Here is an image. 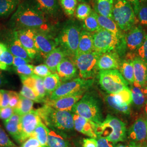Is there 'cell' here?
Wrapping results in <instances>:
<instances>
[{
  "instance_id": "cell-1",
  "label": "cell",
  "mask_w": 147,
  "mask_h": 147,
  "mask_svg": "<svg viewBox=\"0 0 147 147\" xmlns=\"http://www.w3.org/2000/svg\"><path fill=\"white\" fill-rule=\"evenodd\" d=\"M11 26L15 31L23 28H31L47 32L49 30L45 16L37 7L28 3H22L18 7L10 20Z\"/></svg>"
},
{
  "instance_id": "cell-2",
  "label": "cell",
  "mask_w": 147,
  "mask_h": 147,
  "mask_svg": "<svg viewBox=\"0 0 147 147\" xmlns=\"http://www.w3.org/2000/svg\"><path fill=\"white\" fill-rule=\"evenodd\" d=\"M36 111L42 123L51 130L63 135L73 130V113L71 112L57 110L47 105Z\"/></svg>"
},
{
  "instance_id": "cell-3",
  "label": "cell",
  "mask_w": 147,
  "mask_h": 147,
  "mask_svg": "<svg viewBox=\"0 0 147 147\" xmlns=\"http://www.w3.org/2000/svg\"><path fill=\"white\" fill-rule=\"evenodd\" d=\"M73 112L89 119L97 124L104 121L100 101L94 95L86 93L75 104Z\"/></svg>"
},
{
  "instance_id": "cell-4",
  "label": "cell",
  "mask_w": 147,
  "mask_h": 147,
  "mask_svg": "<svg viewBox=\"0 0 147 147\" xmlns=\"http://www.w3.org/2000/svg\"><path fill=\"white\" fill-rule=\"evenodd\" d=\"M96 134L98 136L105 137L113 144H116L125 140L126 125L118 118L108 115L101 124H98Z\"/></svg>"
},
{
  "instance_id": "cell-5",
  "label": "cell",
  "mask_w": 147,
  "mask_h": 147,
  "mask_svg": "<svg viewBox=\"0 0 147 147\" xmlns=\"http://www.w3.org/2000/svg\"><path fill=\"white\" fill-rule=\"evenodd\" d=\"M93 47L95 52L103 54L118 51L123 53L126 47L125 38L120 39L110 32L101 28L93 33Z\"/></svg>"
},
{
  "instance_id": "cell-6",
  "label": "cell",
  "mask_w": 147,
  "mask_h": 147,
  "mask_svg": "<svg viewBox=\"0 0 147 147\" xmlns=\"http://www.w3.org/2000/svg\"><path fill=\"white\" fill-rule=\"evenodd\" d=\"M113 20L122 32H128L136 24V16L127 0H116L112 11Z\"/></svg>"
},
{
  "instance_id": "cell-7",
  "label": "cell",
  "mask_w": 147,
  "mask_h": 147,
  "mask_svg": "<svg viewBox=\"0 0 147 147\" xmlns=\"http://www.w3.org/2000/svg\"><path fill=\"white\" fill-rule=\"evenodd\" d=\"M81 27L76 24H70L63 27L57 40L59 47L67 53L68 57L74 58L79 46Z\"/></svg>"
},
{
  "instance_id": "cell-8",
  "label": "cell",
  "mask_w": 147,
  "mask_h": 147,
  "mask_svg": "<svg viewBox=\"0 0 147 147\" xmlns=\"http://www.w3.org/2000/svg\"><path fill=\"white\" fill-rule=\"evenodd\" d=\"M98 77L101 88L109 94H115L128 87V82L118 70H100Z\"/></svg>"
},
{
  "instance_id": "cell-9",
  "label": "cell",
  "mask_w": 147,
  "mask_h": 147,
  "mask_svg": "<svg viewBox=\"0 0 147 147\" xmlns=\"http://www.w3.org/2000/svg\"><path fill=\"white\" fill-rule=\"evenodd\" d=\"M94 82L93 79L75 78L62 83L49 96V99L56 100L58 98L79 93H84Z\"/></svg>"
},
{
  "instance_id": "cell-10",
  "label": "cell",
  "mask_w": 147,
  "mask_h": 147,
  "mask_svg": "<svg viewBox=\"0 0 147 147\" xmlns=\"http://www.w3.org/2000/svg\"><path fill=\"white\" fill-rule=\"evenodd\" d=\"M101 55L94 51L77 55L73 58L81 79L88 80L94 77L98 71L97 63Z\"/></svg>"
},
{
  "instance_id": "cell-11",
  "label": "cell",
  "mask_w": 147,
  "mask_h": 147,
  "mask_svg": "<svg viewBox=\"0 0 147 147\" xmlns=\"http://www.w3.org/2000/svg\"><path fill=\"white\" fill-rule=\"evenodd\" d=\"M105 101L113 110L124 115H129L132 102L131 89L127 87L115 94L107 95L105 97Z\"/></svg>"
},
{
  "instance_id": "cell-12",
  "label": "cell",
  "mask_w": 147,
  "mask_h": 147,
  "mask_svg": "<svg viewBox=\"0 0 147 147\" xmlns=\"http://www.w3.org/2000/svg\"><path fill=\"white\" fill-rule=\"evenodd\" d=\"M42 121L37 111H31L21 116L20 133L21 143L32 136L39 123Z\"/></svg>"
},
{
  "instance_id": "cell-13",
  "label": "cell",
  "mask_w": 147,
  "mask_h": 147,
  "mask_svg": "<svg viewBox=\"0 0 147 147\" xmlns=\"http://www.w3.org/2000/svg\"><path fill=\"white\" fill-rule=\"evenodd\" d=\"M34 39L38 54L42 58H45L58 45L57 39L53 38L45 32L37 30Z\"/></svg>"
},
{
  "instance_id": "cell-14",
  "label": "cell",
  "mask_w": 147,
  "mask_h": 147,
  "mask_svg": "<svg viewBox=\"0 0 147 147\" xmlns=\"http://www.w3.org/2000/svg\"><path fill=\"white\" fill-rule=\"evenodd\" d=\"M129 138L132 143L140 145H147V120L140 117L132 124L128 131Z\"/></svg>"
},
{
  "instance_id": "cell-15",
  "label": "cell",
  "mask_w": 147,
  "mask_h": 147,
  "mask_svg": "<svg viewBox=\"0 0 147 147\" xmlns=\"http://www.w3.org/2000/svg\"><path fill=\"white\" fill-rule=\"evenodd\" d=\"M37 31V30L31 28H23L16 31L19 41L31 59L36 58L38 55L34 39Z\"/></svg>"
},
{
  "instance_id": "cell-16",
  "label": "cell",
  "mask_w": 147,
  "mask_h": 147,
  "mask_svg": "<svg viewBox=\"0 0 147 147\" xmlns=\"http://www.w3.org/2000/svg\"><path fill=\"white\" fill-rule=\"evenodd\" d=\"M84 93H79L58 98L56 100L47 99L44 105H48L53 109L59 110L72 112L74 106L81 99Z\"/></svg>"
},
{
  "instance_id": "cell-17",
  "label": "cell",
  "mask_w": 147,
  "mask_h": 147,
  "mask_svg": "<svg viewBox=\"0 0 147 147\" xmlns=\"http://www.w3.org/2000/svg\"><path fill=\"white\" fill-rule=\"evenodd\" d=\"M56 73L57 74L61 83H63L75 79L78 76V70L74 60L67 57L58 64Z\"/></svg>"
},
{
  "instance_id": "cell-18",
  "label": "cell",
  "mask_w": 147,
  "mask_h": 147,
  "mask_svg": "<svg viewBox=\"0 0 147 147\" xmlns=\"http://www.w3.org/2000/svg\"><path fill=\"white\" fill-rule=\"evenodd\" d=\"M146 35V32L141 26H134L124 37L126 47L131 51L138 50L144 42Z\"/></svg>"
},
{
  "instance_id": "cell-19",
  "label": "cell",
  "mask_w": 147,
  "mask_h": 147,
  "mask_svg": "<svg viewBox=\"0 0 147 147\" xmlns=\"http://www.w3.org/2000/svg\"><path fill=\"white\" fill-rule=\"evenodd\" d=\"M73 119L74 129L77 131L93 138H98L97 124L75 113H73Z\"/></svg>"
},
{
  "instance_id": "cell-20",
  "label": "cell",
  "mask_w": 147,
  "mask_h": 147,
  "mask_svg": "<svg viewBox=\"0 0 147 147\" xmlns=\"http://www.w3.org/2000/svg\"><path fill=\"white\" fill-rule=\"evenodd\" d=\"M20 79L24 85L33 89L42 102H45L47 95L44 86L43 78L33 74L29 76H20Z\"/></svg>"
},
{
  "instance_id": "cell-21",
  "label": "cell",
  "mask_w": 147,
  "mask_h": 147,
  "mask_svg": "<svg viewBox=\"0 0 147 147\" xmlns=\"http://www.w3.org/2000/svg\"><path fill=\"white\" fill-rule=\"evenodd\" d=\"M121 61L119 54L116 51L101 54L97 63L98 70H106L120 69Z\"/></svg>"
},
{
  "instance_id": "cell-22",
  "label": "cell",
  "mask_w": 147,
  "mask_h": 147,
  "mask_svg": "<svg viewBox=\"0 0 147 147\" xmlns=\"http://www.w3.org/2000/svg\"><path fill=\"white\" fill-rule=\"evenodd\" d=\"M135 82L134 85L143 88L147 83V64L140 57L132 60Z\"/></svg>"
},
{
  "instance_id": "cell-23",
  "label": "cell",
  "mask_w": 147,
  "mask_h": 147,
  "mask_svg": "<svg viewBox=\"0 0 147 147\" xmlns=\"http://www.w3.org/2000/svg\"><path fill=\"white\" fill-rule=\"evenodd\" d=\"M8 50L14 56L26 59L30 62L31 59L30 58L26 50L23 47L17 37L16 31H14L7 38V40L5 43Z\"/></svg>"
},
{
  "instance_id": "cell-24",
  "label": "cell",
  "mask_w": 147,
  "mask_h": 147,
  "mask_svg": "<svg viewBox=\"0 0 147 147\" xmlns=\"http://www.w3.org/2000/svg\"><path fill=\"white\" fill-rule=\"evenodd\" d=\"M20 118L21 116L14 113L10 118L4 121V125L7 131L18 143H21Z\"/></svg>"
},
{
  "instance_id": "cell-25",
  "label": "cell",
  "mask_w": 147,
  "mask_h": 147,
  "mask_svg": "<svg viewBox=\"0 0 147 147\" xmlns=\"http://www.w3.org/2000/svg\"><path fill=\"white\" fill-rule=\"evenodd\" d=\"M67 57V53L61 47H56L44 58V63L53 73H55L58 64Z\"/></svg>"
},
{
  "instance_id": "cell-26",
  "label": "cell",
  "mask_w": 147,
  "mask_h": 147,
  "mask_svg": "<svg viewBox=\"0 0 147 147\" xmlns=\"http://www.w3.org/2000/svg\"><path fill=\"white\" fill-rule=\"evenodd\" d=\"M93 51H94L93 33L83 29L80 33L79 46L76 56Z\"/></svg>"
},
{
  "instance_id": "cell-27",
  "label": "cell",
  "mask_w": 147,
  "mask_h": 147,
  "mask_svg": "<svg viewBox=\"0 0 147 147\" xmlns=\"http://www.w3.org/2000/svg\"><path fill=\"white\" fill-rule=\"evenodd\" d=\"M36 7L44 14L55 16L59 11L58 0H34Z\"/></svg>"
},
{
  "instance_id": "cell-28",
  "label": "cell",
  "mask_w": 147,
  "mask_h": 147,
  "mask_svg": "<svg viewBox=\"0 0 147 147\" xmlns=\"http://www.w3.org/2000/svg\"><path fill=\"white\" fill-rule=\"evenodd\" d=\"M96 18L101 28L113 33L120 39H124V37L122 34V31L119 28L113 19L107 17L100 16L97 13Z\"/></svg>"
},
{
  "instance_id": "cell-29",
  "label": "cell",
  "mask_w": 147,
  "mask_h": 147,
  "mask_svg": "<svg viewBox=\"0 0 147 147\" xmlns=\"http://www.w3.org/2000/svg\"><path fill=\"white\" fill-rule=\"evenodd\" d=\"M94 11L99 15L113 19V0H94Z\"/></svg>"
},
{
  "instance_id": "cell-30",
  "label": "cell",
  "mask_w": 147,
  "mask_h": 147,
  "mask_svg": "<svg viewBox=\"0 0 147 147\" xmlns=\"http://www.w3.org/2000/svg\"><path fill=\"white\" fill-rule=\"evenodd\" d=\"M47 146L49 147H71L62 134L53 130H49Z\"/></svg>"
},
{
  "instance_id": "cell-31",
  "label": "cell",
  "mask_w": 147,
  "mask_h": 147,
  "mask_svg": "<svg viewBox=\"0 0 147 147\" xmlns=\"http://www.w3.org/2000/svg\"><path fill=\"white\" fill-rule=\"evenodd\" d=\"M43 82L47 96H50L62 84L57 74L56 73L44 78Z\"/></svg>"
},
{
  "instance_id": "cell-32",
  "label": "cell",
  "mask_w": 147,
  "mask_h": 147,
  "mask_svg": "<svg viewBox=\"0 0 147 147\" xmlns=\"http://www.w3.org/2000/svg\"><path fill=\"white\" fill-rule=\"evenodd\" d=\"M119 69L121 75L128 84H134L135 82V77L131 60H124L121 62Z\"/></svg>"
},
{
  "instance_id": "cell-33",
  "label": "cell",
  "mask_w": 147,
  "mask_h": 147,
  "mask_svg": "<svg viewBox=\"0 0 147 147\" xmlns=\"http://www.w3.org/2000/svg\"><path fill=\"white\" fill-rule=\"evenodd\" d=\"M21 0H0V17L9 16L20 5Z\"/></svg>"
},
{
  "instance_id": "cell-34",
  "label": "cell",
  "mask_w": 147,
  "mask_h": 147,
  "mask_svg": "<svg viewBox=\"0 0 147 147\" xmlns=\"http://www.w3.org/2000/svg\"><path fill=\"white\" fill-rule=\"evenodd\" d=\"M49 129L40 121L36 127L31 137H35L43 147H49L47 146V137Z\"/></svg>"
},
{
  "instance_id": "cell-35",
  "label": "cell",
  "mask_w": 147,
  "mask_h": 147,
  "mask_svg": "<svg viewBox=\"0 0 147 147\" xmlns=\"http://www.w3.org/2000/svg\"><path fill=\"white\" fill-rule=\"evenodd\" d=\"M34 101L22 96L19 93V101L18 105L14 109V113L23 116L32 111Z\"/></svg>"
},
{
  "instance_id": "cell-36",
  "label": "cell",
  "mask_w": 147,
  "mask_h": 147,
  "mask_svg": "<svg viewBox=\"0 0 147 147\" xmlns=\"http://www.w3.org/2000/svg\"><path fill=\"white\" fill-rule=\"evenodd\" d=\"M83 28L87 31L93 33L101 28L97 20L96 13L92 11L91 14L83 21Z\"/></svg>"
},
{
  "instance_id": "cell-37",
  "label": "cell",
  "mask_w": 147,
  "mask_h": 147,
  "mask_svg": "<svg viewBox=\"0 0 147 147\" xmlns=\"http://www.w3.org/2000/svg\"><path fill=\"white\" fill-rule=\"evenodd\" d=\"M132 102L137 107H141L146 102V96L144 94L142 88L133 86L131 88Z\"/></svg>"
},
{
  "instance_id": "cell-38",
  "label": "cell",
  "mask_w": 147,
  "mask_h": 147,
  "mask_svg": "<svg viewBox=\"0 0 147 147\" xmlns=\"http://www.w3.org/2000/svg\"><path fill=\"white\" fill-rule=\"evenodd\" d=\"M92 11L91 7L87 3H81L77 6L75 15L79 20L84 21L91 14Z\"/></svg>"
},
{
  "instance_id": "cell-39",
  "label": "cell",
  "mask_w": 147,
  "mask_h": 147,
  "mask_svg": "<svg viewBox=\"0 0 147 147\" xmlns=\"http://www.w3.org/2000/svg\"><path fill=\"white\" fill-rule=\"evenodd\" d=\"M14 56L7 50L0 56V70H8L11 65H13Z\"/></svg>"
},
{
  "instance_id": "cell-40",
  "label": "cell",
  "mask_w": 147,
  "mask_h": 147,
  "mask_svg": "<svg viewBox=\"0 0 147 147\" xmlns=\"http://www.w3.org/2000/svg\"><path fill=\"white\" fill-rule=\"evenodd\" d=\"M60 5L64 13L68 16H73L75 14L77 7L78 0H59Z\"/></svg>"
},
{
  "instance_id": "cell-41",
  "label": "cell",
  "mask_w": 147,
  "mask_h": 147,
  "mask_svg": "<svg viewBox=\"0 0 147 147\" xmlns=\"http://www.w3.org/2000/svg\"><path fill=\"white\" fill-rule=\"evenodd\" d=\"M20 94L22 96L26 98L27 99H29L30 100H32L33 101H35L38 103H42V101L40 100L39 97L38 96L37 94L34 92V90L31 88L24 85L22 87L21 91L20 92Z\"/></svg>"
},
{
  "instance_id": "cell-42",
  "label": "cell",
  "mask_w": 147,
  "mask_h": 147,
  "mask_svg": "<svg viewBox=\"0 0 147 147\" xmlns=\"http://www.w3.org/2000/svg\"><path fill=\"white\" fill-rule=\"evenodd\" d=\"M0 147H18L0 125Z\"/></svg>"
},
{
  "instance_id": "cell-43",
  "label": "cell",
  "mask_w": 147,
  "mask_h": 147,
  "mask_svg": "<svg viewBox=\"0 0 147 147\" xmlns=\"http://www.w3.org/2000/svg\"><path fill=\"white\" fill-rule=\"evenodd\" d=\"M34 66L32 64H27L15 68V70L20 76H29L33 75Z\"/></svg>"
},
{
  "instance_id": "cell-44",
  "label": "cell",
  "mask_w": 147,
  "mask_h": 147,
  "mask_svg": "<svg viewBox=\"0 0 147 147\" xmlns=\"http://www.w3.org/2000/svg\"><path fill=\"white\" fill-rule=\"evenodd\" d=\"M52 73H53L45 64L37 65L34 67L33 69V74L42 78L49 76Z\"/></svg>"
},
{
  "instance_id": "cell-45",
  "label": "cell",
  "mask_w": 147,
  "mask_h": 147,
  "mask_svg": "<svg viewBox=\"0 0 147 147\" xmlns=\"http://www.w3.org/2000/svg\"><path fill=\"white\" fill-rule=\"evenodd\" d=\"M136 16L141 24L143 26L147 27V5L143 4L141 6Z\"/></svg>"
},
{
  "instance_id": "cell-46",
  "label": "cell",
  "mask_w": 147,
  "mask_h": 147,
  "mask_svg": "<svg viewBox=\"0 0 147 147\" xmlns=\"http://www.w3.org/2000/svg\"><path fill=\"white\" fill-rule=\"evenodd\" d=\"M138 57L147 64V34L146 35L145 39L141 47L137 50Z\"/></svg>"
},
{
  "instance_id": "cell-47",
  "label": "cell",
  "mask_w": 147,
  "mask_h": 147,
  "mask_svg": "<svg viewBox=\"0 0 147 147\" xmlns=\"http://www.w3.org/2000/svg\"><path fill=\"white\" fill-rule=\"evenodd\" d=\"M14 114V109L10 106L5 107H0V119L7 120Z\"/></svg>"
},
{
  "instance_id": "cell-48",
  "label": "cell",
  "mask_w": 147,
  "mask_h": 147,
  "mask_svg": "<svg viewBox=\"0 0 147 147\" xmlns=\"http://www.w3.org/2000/svg\"><path fill=\"white\" fill-rule=\"evenodd\" d=\"M1 99L0 101V107H5L9 106V102L10 99L9 91L1 89Z\"/></svg>"
},
{
  "instance_id": "cell-49",
  "label": "cell",
  "mask_w": 147,
  "mask_h": 147,
  "mask_svg": "<svg viewBox=\"0 0 147 147\" xmlns=\"http://www.w3.org/2000/svg\"><path fill=\"white\" fill-rule=\"evenodd\" d=\"M21 147H43L37 138L31 137L22 143Z\"/></svg>"
},
{
  "instance_id": "cell-50",
  "label": "cell",
  "mask_w": 147,
  "mask_h": 147,
  "mask_svg": "<svg viewBox=\"0 0 147 147\" xmlns=\"http://www.w3.org/2000/svg\"><path fill=\"white\" fill-rule=\"evenodd\" d=\"M10 99L9 102V106H10L13 109H16L18 105L19 101V94L16 93L15 92L9 91Z\"/></svg>"
},
{
  "instance_id": "cell-51",
  "label": "cell",
  "mask_w": 147,
  "mask_h": 147,
  "mask_svg": "<svg viewBox=\"0 0 147 147\" xmlns=\"http://www.w3.org/2000/svg\"><path fill=\"white\" fill-rule=\"evenodd\" d=\"M97 138V147H114L115 144L105 137L99 136Z\"/></svg>"
},
{
  "instance_id": "cell-52",
  "label": "cell",
  "mask_w": 147,
  "mask_h": 147,
  "mask_svg": "<svg viewBox=\"0 0 147 147\" xmlns=\"http://www.w3.org/2000/svg\"><path fill=\"white\" fill-rule=\"evenodd\" d=\"M127 1L132 5L136 16L141 6L143 5V4H145V2L147 1V0H127Z\"/></svg>"
},
{
  "instance_id": "cell-53",
  "label": "cell",
  "mask_w": 147,
  "mask_h": 147,
  "mask_svg": "<svg viewBox=\"0 0 147 147\" xmlns=\"http://www.w3.org/2000/svg\"><path fill=\"white\" fill-rule=\"evenodd\" d=\"M82 147H97V141L95 138H84L82 141Z\"/></svg>"
},
{
  "instance_id": "cell-54",
  "label": "cell",
  "mask_w": 147,
  "mask_h": 147,
  "mask_svg": "<svg viewBox=\"0 0 147 147\" xmlns=\"http://www.w3.org/2000/svg\"><path fill=\"white\" fill-rule=\"evenodd\" d=\"M28 63H30V62L27 61L26 59H25L21 58V57H14V56L13 62V66L15 68L18 67L19 66L22 65L28 64Z\"/></svg>"
},
{
  "instance_id": "cell-55",
  "label": "cell",
  "mask_w": 147,
  "mask_h": 147,
  "mask_svg": "<svg viewBox=\"0 0 147 147\" xmlns=\"http://www.w3.org/2000/svg\"><path fill=\"white\" fill-rule=\"evenodd\" d=\"M7 50H8V48L5 44L0 42V56Z\"/></svg>"
},
{
  "instance_id": "cell-56",
  "label": "cell",
  "mask_w": 147,
  "mask_h": 147,
  "mask_svg": "<svg viewBox=\"0 0 147 147\" xmlns=\"http://www.w3.org/2000/svg\"><path fill=\"white\" fill-rule=\"evenodd\" d=\"M5 84V78L0 70V87Z\"/></svg>"
},
{
  "instance_id": "cell-57",
  "label": "cell",
  "mask_w": 147,
  "mask_h": 147,
  "mask_svg": "<svg viewBox=\"0 0 147 147\" xmlns=\"http://www.w3.org/2000/svg\"><path fill=\"white\" fill-rule=\"evenodd\" d=\"M126 147H147V145H140V144H137L134 143H131L129 146Z\"/></svg>"
},
{
  "instance_id": "cell-58",
  "label": "cell",
  "mask_w": 147,
  "mask_h": 147,
  "mask_svg": "<svg viewBox=\"0 0 147 147\" xmlns=\"http://www.w3.org/2000/svg\"><path fill=\"white\" fill-rule=\"evenodd\" d=\"M142 89L144 94L145 96H146V98H147V84L145 85V86L143 88H142Z\"/></svg>"
},
{
  "instance_id": "cell-59",
  "label": "cell",
  "mask_w": 147,
  "mask_h": 147,
  "mask_svg": "<svg viewBox=\"0 0 147 147\" xmlns=\"http://www.w3.org/2000/svg\"><path fill=\"white\" fill-rule=\"evenodd\" d=\"M144 106V115H145V118L147 120V100L145 102Z\"/></svg>"
},
{
  "instance_id": "cell-60",
  "label": "cell",
  "mask_w": 147,
  "mask_h": 147,
  "mask_svg": "<svg viewBox=\"0 0 147 147\" xmlns=\"http://www.w3.org/2000/svg\"><path fill=\"white\" fill-rule=\"evenodd\" d=\"M78 2H80L81 3H88L90 0H78Z\"/></svg>"
},
{
  "instance_id": "cell-61",
  "label": "cell",
  "mask_w": 147,
  "mask_h": 147,
  "mask_svg": "<svg viewBox=\"0 0 147 147\" xmlns=\"http://www.w3.org/2000/svg\"><path fill=\"white\" fill-rule=\"evenodd\" d=\"M115 147H126V146L122 144H118L116 146H115Z\"/></svg>"
},
{
  "instance_id": "cell-62",
  "label": "cell",
  "mask_w": 147,
  "mask_h": 147,
  "mask_svg": "<svg viewBox=\"0 0 147 147\" xmlns=\"http://www.w3.org/2000/svg\"><path fill=\"white\" fill-rule=\"evenodd\" d=\"M1 93L0 92V101H1Z\"/></svg>"
},
{
  "instance_id": "cell-63",
  "label": "cell",
  "mask_w": 147,
  "mask_h": 147,
  "mask_svg": "<svg viewBox=\"0 0 147 147\" xmlns=\"http://www.w3.org/2000/svg\"><path fill=\"white\" fill-rule=\"evenodd\" d=\"M113 1H114V2H115V1L116 0H113Z\"/></svg>"
}]
</instances>
